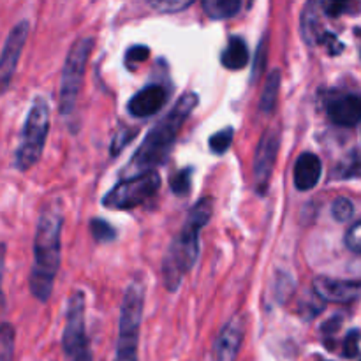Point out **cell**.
Here are the masks:
<instances>
[{"mask_svg":"<svg viewBox=\"0 0 361 361\" xmlns=\"http://www.w3.org/2000/svg\"><path fill=\"white\" fill-rule=\"evenodd\" d=\"M62 348L69 361H94L85 331V295L76 291L67 303Z\"/></svg>","mask_w":361,"mask_h":361,"instance_id":"obj_8","label":"cell"},{"mask_svg":"<svg viewBox=\"0 0 361 361\" xmlns=\"http://www.w3.org/2000/svg\"><path fill=\"white\" fill-rule=\"evenodd\" d=\"M326 115L338 127H355L361 122V94H344L326 102Z\"/></svg>","mask_w":361,"mask_h":361,"instance_id":"obj_13","label":"cell"},{"mask_svg":"<svg viewBox=\"0 0 361 361\" xmlns=\"http://www.w3.org/2000/svg\"><path fill=\"white\" fill-rule=\"evenodd\" d=\"M317 44H324L328 48V53L330 55H338V53L344 49V44H342L341 41H338V37L335 34H331V32H323L319 37V42Z\"/></svg>","mask_w":361,"mask_h":361,"instance_id":"obj_32","label":"cell"},{"mask_svg":"<svg viewBox=\"0 0 361 361\" xmlns=\"http://www.w3.org/2000/svg\"><path fill=\"white\" fill-rule=\"evenodd\" d=\"M161 189V175L157 171L136 176V178L120 180L109 192L102 197V207L109 210H133L147 203Z\"/></svg>","mask_w":361,"mask_h":361,"instance_id":"obj_7","label":"cell"},{"mask_svg":"<svg viewBox=\"0 0 361 361\" xmlns=\"http://www.w3.org/2000/svg\"><path fill=\"white\" fill-rule=\"evenodd\" d=\"M250 62V51L242 37H231L224 51L221 53V63L229 71H242Z\"/></svg>","mask_w":361,"mask_h":361,"instance_id":"obj_16","label":"cell"},{"mask_svg":"<svg viewBox=\"0 0 361 361\" xmlns=\"http://www.w3.org/2000/svg\"><path fill=\"white\" fill-rule=\"evenodd\" d=\"M63 207L53 200L42 208L34 238V263L30 271V291L35 300L46 303L55 288V279L60 268L62 249Z\"/></svg>","mask_w":361,"mask_h":361,"instance_id":"obj_1","label":"cell"},{"mask_svg":"<svg viewBox=\"0 0 361 361\" xmlns=\"http://www.w3.org/2000/svg\"><path fill=\"white\" fill-rule=\"evenodd\" d=\"M28 37V21L23 20L13 27V30L7 35L6 42H4L2 53H0V94L9 88L11 81H13L14 73H16L18 62L23 53L25 42Z\"/></svg>","mask_w":361,"mask_h":361,"instance_id":"obj_10","label":"cell"},{"mask_svg":"<svg viewBox=\"0 0 361 361\" xmlns=\"http://www.w3.org/2000/svg\"><path fill=\"white\" fill-rule=\"evenodd\" d=\"M360 4L355 6V4H349V2H323L321 4V9L328 14V16H342V14H348L353 13L355 9H360Z\"/></svg>","mask_w":361,"mask_h":361,"instance_id":"obj_28","label":"cell"},{"mask_svg":"<svg viewBox=\"0 0 361 361\" xmlns=\"http://www.w3.org/2000/svg\"><path fill=\"white\" fill-rule=\"evenodd\" d=\"M90 233L97 243H109L116 238V229L104 219H92Z\"/></svg>","mask_w":361,"mask_h":361,"instance_id":"obj_23","label":"cell"},{"mask_svg":"<svg viewBox=\"0 0 361 361\" xmlns=\"http://www.w3.org/2000/svg\"><path fill=\"white\" fill-rule=\"evenodd\" d=\"M319 11H321V4L317 2H309L305 7H303L300 27H302L303 41H305L309 46L317 44V42H319L321 34H323V30H321Z\"/></svg>","mask_w":361,"mask_h":361,"instance_id":"obj_17","label":"cell"},{"mask_svg":"<svg viewBox=\"0 0 361 361\" xmlns=\"http://www.w3.org/2000/svg\"><path fill=\"white\" fill-rule=\"evenodd\" d=\"M345 247L351 252L361 254V221L355 222L345 233Z\"/></svg>","mask_w":361,"mask_h":361,"instance_id":"obj_29","label":"cell"},{"mask_svg":"<svg viewBox=\"0 0 361 361\" xmlns=\"http://www.w3.org/2000/svg\"><path fill=\"white\" fill-rule=\"evenodd\" d=\"M264 48H267V41H261L259 48H257L256 66H254V80H256V78L259 76V73H261V71H263V67H261V62H263V56L267 55V53H264V55H263V49H264Z\"/></svg>","mask_w":361,"mask_h":361,"instance_id":"obj_34","label":"cell"},{"mask_svg":"<svg viewBox=\"0 0 361 361\" xmlns=\"http://www.w3.org/2000/svg\"><path fill=\"white\" fill-rule=\"evenodd\" d=\"M233 136H235V129L233 127H226V129L217 130L214 136L208 140V147L215 155H222L229 150L233 143Z\"/></svg>","mask_w":361,"mask_h":361,"instance_id":"obj_22","label":"cell"},{"mask_svg":"<svg viewBox=\"0 0 361 361\" xmlns=\"http://www.w3.org/2000/svg\"><path fill=\"white\" fill-rule=\"evenodd\" d=\"M94 44L95 42L92 37H81L67 51L66 62H63L62 67L59 94V108L62 116H69L76 108L78 95L81 92L85 71H87L88 59H90Z\"/></svg>","mask_w":361,"mask_h":361,"instance_id":"obj_6","label":"cell"},{"mask_svg":"<svg viewBox=\"0 0 361 361\" xmlns=\"http://www.w3.org/2000/svg\"><path fill=\"white\" fill-rule=\"evenodd\" d=\"M337 178H361V155L351 154V157L337 168Z\"/></svg>","mask_w":361,"mask_h":361,"instance_id":"obj_25","label":"cell"},{"mask_svg":"<svg viewBox=\"0 0 361 361\" xmlns=\"http://www.w3.org/2000/svg\"><path fill=\"white\" fill-rule=\"evenodd\" d=\"M242 0H203L201 9L210 20H228L242 11Z\"/></svg>","mask_w":361,"mask_h":361,"instance_id":"obj_19","label":"cell"},{"mask_svg":"<svg viewBox=\"0 0 361 361\" xmlns=\"http://www.w3.org/2000/svg\"><path fill=\"white\" fill-rule=\"evenodd\" d=\"M49 133V104L44 97H35L28 109L27 120L21 129L20 143L14 154V166L18 171L34 168L44 152Z\"/></svg>","mask_w":361,"mask_h":361,"instance_id":"obj_4","label":"cell"},{"mask_svg":"<svg viewBox=\"0 0 361 361\" xmlns=\"http://www.w3.org/2000/svg\"><path fill=\"white\" fill-rule=\"evenodd\" d=\"M358 341L360 334L358 331H351L344 341V356L345 358H355L358 355Z\"/></svg>","mask_w":361,"mask_h":361,"instance_id":"obj_33","label":"cell"},{"mask_svg":"<svg viewBox=\"0 0 361 361\" xmlns=\"http://www.w3.org/2000/svg\"><path fill=\"white\" fill-rule=\"evenodd\" d=\"M145 309V284L133 281L123 293L115 361H137V344Z\"/></svg>","mask_w":361,"mask_h":361,"instance_id":"obj_5","label":"cell"},{"mask_svg":"<svg viewBox=\"0 0 361 361\" xmlns=\"http://www.w3.org/2000/svg\"><path fill=\"white\" fill-rule=\"evenodd\" d=\"M166 88L162 85H147L127 102V111L136 118H148L161 111L166 104Z\"/></svg>","mask_w":361,"mask_h":361,"instance_id":"obj_14","label":"cell"},{"mask_svg":"<svg viewBox=\"0 0 361 361\" xmlns=\"http://www.w3.org/2000/svg\"><path fill=\"white\" fill-rule=\"evenodd\" d=\"M136 136H137L136 129H133V127H122V129L115 134V137H113L111 147H109V154H111L113 157H116V155H118L120 152H122L123 148H126Z\"/></svg>","mask_w":361,"mask_h":361,"instance_id":"obj_24","label":"cell"},{"mask_svg":"<svg viewBox=\"0 0 361 361\" xmlns=\"http://www.w3.org/2000/svg\"><path fill=\"white\" fill-rule=\"evenodd\" d=\"M312 288L317 298L328 303H351L361 298V281L317 277Z\"/></svg>","mask_w":361,"mask_h":361,"instance_id":"obj_12","label":"cell"},{"mask_svg":"<svg viewBox=\"0 0 361 361\" xmlns=\"http://www.w3.org/2000/svg\"><path fill=\"white\" fill-rule=\"evenodd\" d=\"M14 344H16V331L13 324H0V361H13Z\"/></svg>","mask_w":361,"mask_h":361,"instance_id":"obj_20","label":"cell"},{"mask_svg":"<svg viewBox=\"0 0 361 361\" xmlns=\"http://www.w3.org/2000/svg\"><path fill=\"white\" fill-rule=\"evenodd\" d=\"M190 6H192V0H157V2H150L152 9L164 14L180 13V11L189 9Z\"/></svg>","mask_w":361,"mask_h":361,"instance_id":"obj_26","label":"cell"},{"mask_svg":"<svg viewBox=\"0 0 361 361\" xmlns=\"http://www.w3.org/2000/svg\"><path fill=\"white\" fill-rule=\"evenodd\" d=\"M214 212L212 197H203L190 208L185 222L169 245L162 261V279L169 293L178 291L183 277L194 268L200 254V236Z\"/></svg>","mask_w":361,"mask_h":361,"instance_id":"obj_3","label":"cell"},{"mask_svg":"<svg viewBox=\"0 0 361 361\" xmlns=\"http://www.w3.org/2000/svg\"><path fill=\"white\" fill-rule=\"evenodd\" d=\"M355 214V207H353V201L348 197H337L331 204V215H334L335 221L338 222H348L349 219Z\"/></svg>","mask_w":361,"mask_h":361,"instance_id":"obj_27","label":"cell"},{"mask_svg":"<svg viewBox=\"0 0 361 361\" xmlns=\"http://www.w3.org/2000/svg\"><path fill=\"white\" fill-rule=\"evenodd\" d=\"M281 80L282 74L279 69H274L264 80V88L263 94H261L259 99V106H257V111L261 115H271L277 108V99H279V92H281Z\"/></svg>","mask_w":361,"mask_h":361,"instance_id":"obj_18","label":"cell"},{"mask_svg":"<svg viewBox=\"0 0 361 361\" xmlns=\"http://www.w3.org/2000/svg\"><path fill=\"white\" fill-rule=\"evenodd\" d=\"M4 261H6V245H0V282H2Z\"/></svg>","mask_w":361,"mask_h":361,"instance_id":"obj_35","label":"cell"},{"mask_svg":"<svg viewBox=\"0 0 361 361\" xmlns=\"http://www.w3.org/2000/svg\"><path fill=\"white\" fill-rule=\"evenodd\" d=\"M243 337H245V321L242 316H235L219 331L214 348H212V360L236 361V356L243 344Z\"/></svg>","mask_w":361,"mask_h":361,"instance_id":"obj_11","label":"cell"},{"mask_svg":"<svg viewBox=\"0 0 361 361\" xmlns=\"http://www.w3.org/2000/svg\"><path fill=\"white\" fill-rule=\"evenodd\" d=\"M321 175H323V164L316 154L305 152L296 159L293 180H295V187L298 190H302V192L312 190L319 183Z\"/></svg>","mask_w":361,"mask_h":361,"instance_id":"obj_15","label":"cell"},{"mask_svg":"<svg viewBox=\"0 0 361 361\" xmlns=\"http://www.w3.org/2000/svg\"><path fill=\"white\" fill-rule=\"evenodd\" d=\"M148 56H150V49H148L147 46L137 44V46H133V48L127 49L126 62H127V66L133 67V66H136V63L145 62Z\"/></svg>","mask_w":361,"mask_h":361,"instance_id":"obj_31","label":"cell"},{"mask_svg":"<svg viewBox=\"0 0 361 361\" xmlns=\"http://www.w3.org/2000/svg\"><path fill=\"white\" fill-rule=\"evenodd\" d=\"M279 148H281V137L275 129H268L267 133L261 136L259 143H257L256 155H254L252 164V178L256 192L259 196H264L270 185L271 175H274L275 162H277Z\"/></svg>","mask_w":361,"mask_h":361,"instance_id":"obj_9","label":"cell"},{"mask_svg":"<svg viewBox=\"0 0 361 361\" xmlns=\"http://www.w3.org/2000/svg\"><path fill=\"white\" fill-rule=\"evenodd\" d=\"M197 102H200V97L192 92L183 94L176 101V104L169 109L168 115L159 120L154 129L147 134L141 147L134 152L133 159L122 169L123 180L136 178V176L155 171V168L166 161L173 145H175L176 136L182 130L183 123L187 122L190 113L194 111Z\"/></svg>","mask_w":361,"mask_h":361,"instance_id":"obj_2","label":"cell"},{"mask_svg":"<svg viewBox=\"0 0 361 361\" xmlns=\"http://www.w3.org/2000/svg\"><path fill=\"white\" fill-rule=\"evenodd\" d=\"M192 173H194L192 168H183L171 176L169 185H171V190L176 194V196L182 197L190 192V187H192Z\"/></svg>","mask_w":361,"mask_h":361,"instance_id":"obj_21","label":"cell"},{"mask_svg":"<svg viewBox=\"0 0 361 361\" xmlns=\"http://www.w3.org/2000/svg\"><path fill=\"white\" fill-rule=\"evenodd\" d=\"M293 288H295V284H291V277L281 271L277 282H275V298H277V302L284 303Z\"/></svg>","mask_w":361,"mask_h":361,"instance_id":"obj_30","label":"cell"}]
</instances>
